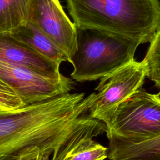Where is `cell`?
<instances>
[{"instance_id": "obj_1", "label": "cell", "mask_w": 160, "mask_h": 160, "mask_svg": "<svg viewBox=\"0 0 160 160\" xmlns=\"http://www.w3.org/2000/svg\"><path fill=\"white\" fill-rule=\"evenodd\" d=\"M84 93H66L0 111V160H19L29 148L55 155L88 112Z\"/></svg>"}, {"instance_id": "obj_2", "label": "cell", "mask_w": 160, "mask_h": 160, "mask_svg": "<svg viewBox=\"0 0 160 160\" xmlns=\"http://www.w3.org/2000/svg\"><path fill=\"white\" fill-rule=\"evenodd\" d=\"M74 24L128 38L150 42L160 27L159 0H66Z\"/></svg>"}, {"instance_id": "obj_3", "label": "cell", "mask_w": 160, "mask_h": 160, "mask_svg": "<svg viewBox=\"0 0 160 160\" xmlns=\"http://www.w3.org/2000/svg\"><path fill=\"white\" fill-rule=\"evenodd\" d=\"M76 50L69 62L78 82L101 79L134 60L140 44L134 40L95 29L76 27Z\"/></svg>"}, {"instance_id": "obj_4", "label": "cell", "mask_w": 160, "mask_h": 160, "mask_svg": "<svg viewBox=\"0 0 160 160\" xmlns=\"http://www.w3.org/2000/svg\"><path fill=\"white\" fill-rule=\"evenodd\" d=\"M106 134L138 144L160 137V92L142 88L121 102L103 121Z\"/></svg>"}, {"instance_id": "obj_5", "label": "cell", "mask_w": 160, "mask_h": 160, "mask_svg": "<svg viewBox=\"0 0 160 160\" xmlns=\"http://www.w3.org/2000/svg\"><path fill=\"white\" fill-rule=\"evenodd\" d=\"M146 69L142 61L134 60L102 77L88 98V112L94 118L104 121L121 102L142 87Z\"/></svg>"}, {"instance_id": "obj_6", "label": "cell", "mask_w": 160, "mask_h": 160, "mask_svg": "<svg viewBox=\"0 0 160 160\" xmlns=\"http://www.w3.org/2000/svg\"><path fill=\"white\" fill-rule=\"evenodd\" d=\"M0 79L21 99L26 106L69 92L74 81L64 77L52 79L29 68L0 61Z\"/></svg>"}, {"instance_id": "obj_7", "label": "cell", "mask_w": 160, "mask_h": 160, "mask_svg": "<svg viewBox=\"0 0 160 160\" xmlns=\"http://www.w3.org/2000/svg\"><path fill=\"white\" fill-rule=\"evenodd\" d=\"M28 21L41 29L70 61L77 48L76 26L65 13L59 0H32Z\"/></svg>"}, {"instance_id": "obj_8", "label": "cell", "mask_w": 160, "mask_h": 160, "mask_svg": "<svg viewBox=\"0 0 160 160\" xmlns=\"http://www.w3.org/2000/svg\"><path fill=\"white\" fill-rule=\"evenodd\" d=\"M107 131L105 123L92 118L89 112L61 146L52 160H104L108 148L92 139Z\"/></svg>"}, {"instance_id": "obj_9", "label": "cell", "mask_w": 160, "mask_h": 160, "mask_svg": "<svg viewBox=\"0 0 160 160\" xmlns=\"http://www.w3.org/2000/svg\"><path fill=\"white\" fill-rule=\"evenodd\" d=\"M0 61L26 67L50 78L65 77L59 71L60 64L19 41L10 32H0Z\"/></svg>"}, {"instance_id": "obj_10", "label": "cell", "mask_w": 160, "mask_h": 160, "mask_svg": "<svg viewBox=\"0 0 160 160\" xmlns=\"http://www.w3.org/2000/svg\"><path fill=\"white\" fill-rule=\"evenodd\" d=\"M10 32L15 39L44 58L59 64L69 62L68 56L34 23L27 21Z\"/></svg>"}, {"instance_id": "obj_11", "label": "cell", "mask_w": 160, "mask_h": 160, "mask_svg": "<svg viewBox=\"0 0 160 160\" xmlns=\"http://www.w3.org/2000/svg\"><path fill=\"white\" fill-rule=\"evenodd\" d=\"M106 136L109 140V160H160V137L134 144L111 134Z\"/></svg>"}, {"instance_id": "obj_12", "label": "cell", "mask_w": 160, "mask_h": 160, "mask_svg": "<svg viewBox=\"0 0 160 160\" xmlns=\"http://www.w3.org/2000/svg\"><path fill=\"white\" fill-rule=\"evenodd\" d=\"M32 0H0V32H11L28 21Z\"/></svg>"}, {"instance_id": "obj_13", "label": "cell", "mask_w": 160, "mask_h": 160, "mask_svg": "<svg viewBox=\"0 0 160 160\" xmlns=\"http://www.w3.org/2000/svg\"><path fill=\"white\" fill-rule=\"evenodd\" d=\"M142 61L146 69V77L160 89V27L150 41L149 48Z\"/></svg>"}, {"instance_id": "obj_14", "label": "cell", "mask_w": 160, "mask_h": 160, "mask_svg": "<svg viewBox=\"0 0 160 160\" xmlns=\"http://www.w3.org/2000/svg\"><path fill=\"white\" fill-rule=\"evenodd\" d=\"M25 106L12 89L0 79V111H10Z\"/></svg>"}, {"instance_id": "obj_15", "label": "cell", "mask_w": 160, "mask_h": 160, "mask_svg": "<svg viewBox=\"0 0 160 160\" xmlns=\"http://www.w3.org/2000/svg\"><path fill=\"white\" fill-rule=\"evenodd\" d=\"M40 152V149L38 148H29L21 156L19 160H39Z\"/></svg>"}, {"instance_id": "obj_16", "label": "cell", "mask_w": 160, "mask_h": 160, "mask_svg": "<svg viewBox=\"0 0 160 160\" xmlns=\"http://www.w3.org/2000/svg\"><path fill=\"white\" fill-rule=\"evenodd\" d=\"M50 156H51V154H48V153H41L40 152L39 160H49Z\"/></svg>"}]
</instances>
